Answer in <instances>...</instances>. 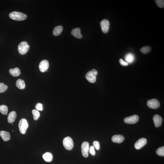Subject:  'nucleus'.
Returning a JSON list of instances; mask_svg holds the SVG:
<instances>
[{
  "label": "nucleus",
  "instance_id": "nucleus-2",
  "mask_svg": "<svg viewBox=\"0 0 164 164\" xmlns=\"http://www.w3.org/2000/svg\"><path fill=\"white\" fill-rule=\"evenodd\" d=\"M97 74V71L96 69H93L86 73V79L90 83H94L96 81Z\"/></svg>",
  "mask_w": 164,
  "mask_h": 164
},
{
  "label": "nucleus",
  "instance_id": "nucleus-8",
  "mask_svg": "<svg viewBox=\"0 0 164 164\" xmlns=\"http://www.w3.org/2000/svg\"><path fill=\"white\" fill-rule=\"evenodd\" d=\"M139 119L138 115H134L125 118L124 119V122L127 124H134L137 122Z\"/></svg>",
  "mask_w": 164,
  "mask_h": 164
},
{
  "label": "nucleus",
  "instance_id": "nucleus-5",
  "mask_svg": "<svg viewBox=\"0 0 164 164\" xmlns=\"http://www.w3.org/2000/svg\"><path fill=\"white\" fill-rule=\"evenodd\" d=\"M63 144L64 148L68 150H71L74 147V143L72 139L69 137H67L64 138Z\"/></svg>",
  "mask_w": 164,
  "mask_h": 164
},
{
  "label": "nucleus",
  "instance_id": "nucleus-12",
  "mask_svg": "<svg viewBox=\"0 0 164 164\" xmlns=\"http://www.w3.org/2000/svg\"><path fill=\"white\" fill-rule=\"evenodd\" d=\"M153 120L155 127H158L161 125L162 119L160 115L157 114L155 115L153 117Z\"/></svg>",
  "mask_w": 164,
  "mask_h": 164
},
{
  "label": "nucleus",
  "instance_id": "nucleus-1",
  "mask_svg": "<svg viewBox=\"0 0 164 164\" xmlns=\"http://www.w3.org/2000/svg\"><path fill=\"white\" fill-rule=\"evenodd\" d=\"M9 16L12 19L19 21L25 20L27 17V16L26 14L17 11H14L10 13Z\"/></svg>",
  "mask_w": 164,
  "mask_h": 164
},
{
  "label": "nucleus",
  "instance_id": "nucleus-20",
  "mask_svg": "<svg viewBox=\"0 0 164 164\" xmlns=\"http://www.w3.org/2000/svg\"><path fill=\"white\" fill-rule=\"evenodd\" d=\"M43 158L45 161L50 162L52 161L53 159V156L51 153L47 152L43 155Z\"/></svg>",
  "mask_w": 164,
  "mask_h": 164
},
{
  "label": "nucleus",
  "instance_id": "nucleus-13",
  "mask_svg": "<svg viewBox=\"0 0 164 164\" xmlns=\"http://www.w3.org/2000/svg\"><path fill=\"white\" fill-rule=\"evenodd\" d=\"M125 140L124 136L121 135H116L113 136L112 140L113 142L120 143H122Z\"/></svg>",
  "mask_w": 164,
  "mask_h": 164
},
{
  "label": "nucleus",
  "instance_id": "nucleus-17",
  "mask_svg": "<svg viewBox=\"0 0 164 164\" xmlns=\"http://www.w3.org/2000/svg\"><path fill=\"white\" fill-rule=\"evenodd\" d=\"M125 59L126 62L128 63H131L133 62L135 59L134 56L131 53H128L125 55Z\"/></svg>",
  "mask_w": 164,
  "mask_h": 164
},
{
  "label": "nucleus",
  "instance_id": "nucleus-16",
  "mask_svg": "<svg viewBox=\"0 0 164 164\" xmlns=\"http://www.w3.org/2000/svg\"><path fill=\"white\" fill-rule=\"evenodd\" d=\"M0 136L4 141H9L11 139L10 133L7 132L1 131H0Z\"/></svg>",
  "mask_w": 164,
  "mask_h": 164
},
{
  "label": "nucleus",
  "instance_id": "nucleus-19",
  "mask_svg": "<svg viewBox=\"0 0 164 164\" xmlns=\"http://www.w3.org/2000/svg\"><path fill=\"white\" fill-rule=\"evenodd\" d=\"M63 30V27L62 26H56L54 28L53 32L54 35L57 36L59 35L62 32Z\"/></svg>",
  "mask_w": 164,
  "mask_h": 164
},
{
  "label": "nucleus",
  "instance_id": "nucleus-26",
  "mask_svg": "<svg viewBox=\"0 0 164 164\" xmlns=\"http://www.w3.org/2000/svg\"><path fill=\"white\" fill-rule=\"evenodd\" d=\"M156 153L158 155L160 156H164V147L163 146L159 148L156 151Z\"/></svg>",
  "mask_w": 164,
  "mask_h": 164
},
{
  "label": "nucleus",
  "instance_id": "nucleus-18",
  "mask_svg": "<svg viewBox=\"0 0 164 164\" xmlns=\"http://www.w3.org/2000/svg\"><path fill=\"white\" fill-rule=\"evenodd\" d=\"M9 72L14 77L18 76L21 74L20 69L18 68L11 69L9 70Z\"/></svg>",
  "mask_w": 164,
  "mask_h": 164
},
{
  "label": "nucleus",
  "instance_id": "nucleus-23",
  "mask_svg": "<svg viewBox=\"0 0 164 164\" xmlns=\"http://www.w3.org/2000/svg\"><path fill=\"white\" fill-rule=\"evenodd\" d=\"M151 50V47L150 46H147L142 48L140 49V51L143 54L149 53Z\"/></svg>",
  "mask_w": 164,
  "mask_h": 164
},
{
  "label": "nucleus",
  "instance_id": "nucleus-30",
  "mask_svg": "<svg viewBox=\"0 0 164 164\" xmlns=\"http://www.w3.org/2000/svg\"><path fill=\"white\" fill-rule=\"evenodd\" d=\"M89 152L90 153L93 155L94 156L96 154V152L95 150V147L93 146H91L89 150Z\"/></svg>",
  "mask_w": 164,
  "mask_h": 164
},
{
  "label": "nucleus",
  "instance_id": "nucleus-10",
  "mask_svg": "<svg viewBox=\"0 0 164 164\" xmlns=\"http://www.w3.org/2000/svg\"><path fill=\"white\" fill-rule=\"evenodd\" d=\"M49 67V63L46 60L41 61L39 64V70L41 72H45L48 69Z\"/></svg>",
  "mask_w": 164,
  "mask_h": 164
},
{
  "label": "nucleus",
  "instance_id": "nucleus-11",
  "mask_svg": "<svg viewBox=\"0 0 164 164\" xmlns=\"http://www.w3.org/2000/svg\"><path fill=\"white\" fill-rule=\"evenodd\" d=\"M147 140L146 138H140L135 144V147L137 150H139L142 148L147 143Z\"/></svg>",
  "mask_w": 164,
  "mask_h": 164
},
{
  "label": "nucleus",
  "instance_id": "nucleus-28",
  "mask_svg": "<svg viewBox=\"0 0 164 164\" xmlns=\"http://www.w3.org/2000/svg\"><path fill=\"white\" fill-rule=\"evenodd\" d=\"M93 146L97 150H99L100 149V146L99 142L98 141H95L93 142Z\"/></svg>",
  "mask_w": 164,
  "mask_h": 164
},
{
  "label": "nucleus",
  "instance_id": "nucleus-7",
  "mask_svg": "<svg viewBox=\"0 0 164 164\" xmlns=\"http://www.w3.org/2000/svg\"><path fill=\"white\" fill-rule=\"evenodd\" d=\"M89 143L87 142H84L81 145V152L82 155L85 157H87L89 156Z\"/></svg>",
  "mask_w": 164,
  "mask_h": 164
},
{
  "label": "nucleus",
  "instance_id": "nucleus-24",
  "mask_svg": "<svg viewBox=\"0 0 164 164\" xmlns=\"http://www.w3.org/2000/svg\"><path fill=\"white\" fill-rule=\"evenodd\" d=\"M32 114L33 115V119L35 120H37L40 116V113L36 109H33L32 111Z\"/></svg>",
  "mask_w": 164,
  "mask_h": 164
},
{
  "label": "nucleus",
  "instance_id": "nucleus-9",
  "mask_svg": "<svg viewBox=\"0 0 164 164\" xmlns=\"http://www.w3.org/2000/svg\"><path fill=\"white\" fill-rule=\"evenodd\" d=\"M100 24L103 33H107L109 28L110 23L109 20L106 19L102 20L101 21Z\"/></svg>",
  "mask_w": 164,
  "mask_h": 164
},
{
  "label": "nucleus",
  "instance_id": "nucleus-25",
  "mask_svg": "<svg viewBox=\"0 0 164 164\" xmlns=\"http://www.w3.org/2000/svg\"><path fill=\"white\" fill-rule=\"evenodd\" d=\"M8 89V86L4 83H0V93H4Z\"/></svg>",
  "mask_w": 164,
  "mask_h": 164
},
{
  "label": "nucleus",
  "instance_id": "nucleus-22",
  "mask_svg": "<svg viewBox=\"0 0 164 164\" xmlns=\"http://www.w3.org/2000/svg\"><path fill=\"white\" fill-rule=\"evenodd\" d=\"M8 111V108L7 105H0V112L3 115H7Z\"/></svg>",
  "mask_w": 164,
  "mask_h": 164
},
{
  "label": "nucleus",
  "instance_id": "nucleus-6",
  "mask_svg": "<svg viewBox=\"0 0 164 164\" xmlns=\"http://www.w3.org/2000/svg\"><path fill=\"white\" fill-rule=\"evenodd\" d=\"M147 106L151 109H156L160 106V104L159 101L156 99H152L148 101Z\"/></svg>",
  "mask_w": 164,
  "mask_h": 164
},
{
  "label": "nucleus",
  "instance_id": "nucleus-3",
  "mask_svg": "<svg viewBox=\"0 0 164 164\" xmlns=\"http://www.w3.org/2000/svg\"><path fill=\"white\" fill-rule=\"evenodd\" d=\"M29 127L28 123L25 118H22L19 123V128L20 132L22 134H25Z\"/></svg>",
  "mask_w": 164,
  "mask_h": 164
},
{
  "label": "nucleus",
  "instance_id": "nucleus-27",
  "mask_svg": "<svg viewBox=\"0 0 164 164\" xmlns=\"http://www.w3.org/2000/svg\"><path fill=\"white\" fill-rule=\"evenodd\" d=\"M155 3L158 7L160 8H163L164 7V1L162 0H156Z\"/></svg>",
  "mask_w": 164,
  "mask_h": 164
},
{
  "label": "nucleus",
  "instance_id": "nucleus-14",
  "mask_svg": "<svg viewBox=\"0 0 164 164\" xmlns=\"http://www.w3.org/2000/svg\"><path fill=\"white\" fill-rule=\"evenodd\" d=\"M71 34L77 38L80 39L81 38L82 36L80 33V29L79 28L73 29L71 32Z\"/></svg>",
  "mask_w": 164,
  "mask_h": 164
},
{
  "label": "nucleus",
  "instance_id": "nucleus-4",
  "mask_svg": "<svg viewBox=\"0 0 164 164\" xmlns=\"http://www.w3.org/2000/svg\"><path fill=\"white\" fill-rule=\"evenodd\" d=\"M30 46L26 42H23L18 45V49L19 53L21 55H24L28 52Z\"/></svg>",
  "mask_w": 164,
  "mask_h": 164
},
{
  "label": "nucleus",
  "instance_id": "nucleus-31",
  "mask_svg": "<svg viewBox=\"0 0 164 164\" xmlns=\"http://www.w3.org/2000/svg\"><path fill=\"white\" fill-rule=\"evenodd\" d=\"M119 63L122 66H127L128 65V63L126 61L123 60L122 59H120L119 60Z\"/></svg>",
  "mask_w": 164,
  "mask_h": 164
},
{
  "label": "nucleus",
  "instance_id": "nucleus-29",
  "mask_svg": "<svg viewBox=\"0 0 164 164\" xmlns=\"http://www.w3.org/2000/svg\"><path fill=\"white\" fill-rule=\"evenodd\" d=\"M35 107L36 110L38 111H42L43 110V105L40 103H38L36 104L35 106Z\"/></svg>",
  "mask_w": 164,
  "mask_h": 164
},
{
  "label": "nucleus",
  "instance_id": "nucleus-15",
  "mask_svg": "<svg viewBox=\"0 0 164 164\" xmlns=\"http://www.w3.org/2000/svg\"><path fill=\"white\" fill-rule=\"evenodd\" d=\"M17 113L15 111H12L9 114L8 118V121L10 124H12L14 122L17 117Z\"/></svg>",
  "mask_w": 164,
  "mask_h": 164
},
{
  "label": "nucleus",
  "instance_id": "nucleus-21",
  "mask_svg": "<svg viewBox=\"0 0 164 164\" xmlns=\"http://www.w3.org/2000/svg\"><path fill=\"white\" fill-rule=\"evenodd\" d=\"M16 86L18 89H23L25 88V82L21 79H19L16 82Z\"/></svg>",
  "mask_w": 164,
  "mask_h": 164
}]
</instances>
